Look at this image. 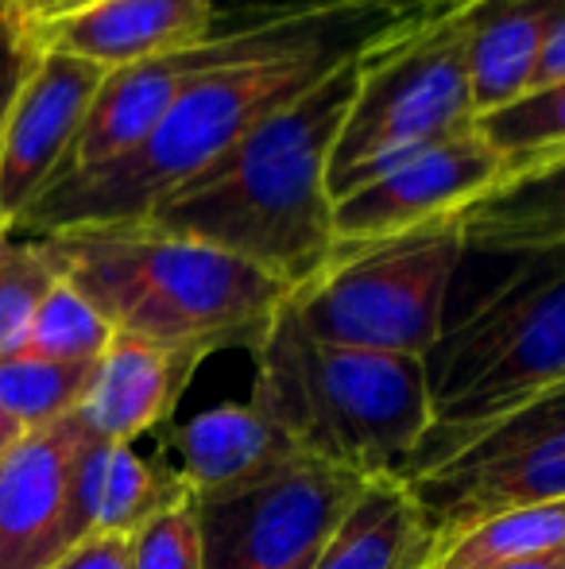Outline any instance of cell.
I'll return each instance as SVG.
<instances>
[{"mask_svg":"<svg viewBox=\"0 0 565 569\" xmlns=\"http://www.w3.org/2000/svg\"><path fill=\"white\" fill-rule=\"evenodd\" d=\"M507 163L481 136V128L437 143L423 156L407 159L395 171L356 187L333 202V237L337 248L372 244L400 237L437 218L465 210L496 182H504Z\"/></svg>","mask_w":565,"mask_h":569,"instance_id":"obj_10","label":"cell"},{"mask_svg":"<svg viewBox=\"0 0 565 569\" xmlns=\"http://www.w3.org/2000/svg\"><path fill=\"white\" fill-rule=\"evenodd\" d=\"M129 569H202L194 496L159 511L129 535Z\"/></svg>","mask_w":565,"mask_h":569,"instance_id":"obj_27","label":"cell"},{"mask_svg":"<svg viewBox=\"0 0 565 569\" xmlns=\"http://www.w3.org/2000/svg\"><path fill=\"white\" fill-rule=\"evenodd\" d=\"M496 260L507 263L504 276L445 315L426 357L430 430L403 469V485L565 380V248Z\"/></svg>","mask_w":565,"mask_h":569,"instance_id":"obj_4","label":"cell"},{"mask_svg":"<svg viewBox=\"0 0 565 569\" xmlns=\"http://www.w3.org/2000/svg\"><path fill=\"white\" fill-rule=\"evenodd\" d=\"M0 4H4V0H0Z\"/></svg>","mask_w":565,"mask_h":569,"instance_id":"obj_34","label":"cell"},{"mask_svg":"<svg viewBox=\"0 0 565 569\" xmlns=\"http://www.w3.org/2000/svg\"><path fill=\"white\" fill-rule=\"evenodd\" d=\"M476 0L400 16L361 47V78L330 163L333 202L476 128L468 23Z\"/></svg>","mask_w":565,"mask_h":569,"instance_id":"obj_6","label":"cell"},{"mask_svg":"<svg viewBox=\"0 0 565 569\" xmlns=\"http://www.w3.org/2000/svg\"><path fill=\"white\" fill-rule=\"evenodd\" d=\"M54 279L59 271L51 268L36 237H23L16 229L0 232V357L20 349L31 315Z\"/></svg>","mask_w":565,"mask_h":569,"instance_id":"obj_25","label":"cell"},{"mask_svg":"<svg viewBox=\"0 0 565 569\" xmlns=\"http://www.w3.org/2000/svg\"><path fill=\"white\" fill-rule=\"evenodd\" d=\"M361 78V51L260 120L221 163L171 194L143 226L236 256L291 291L330 263V163Z\"/></svg>","mask_w":565,"mask_h":569,"instance_id":"obj_2","label":"cell"},{"mask_svg":"<svg viewBox=\"0 0 565 569\" xmlns=\"http://www.w3.org/2000/svg\"><path fill=\"white\" fill-rule=\"evenodd\" d=\"M411 12H333L268 28L260 47L202 74L148 140L90 171L54 179L16 218L23 237L143 226L159 206L229 156L260 120Z\"/></svg>","mask_w":565,"mask_h":569,"instance_id":"obj_1","label":"cell"},{"mask_svg":"<svg viewBox=\"0 0 565 569\" xmlns=\"http://www.w3.org/2000/svg\"><path fill=\"white\" fill-rule=\"evenodd\" d=\"M51 268L101 310L117 333L174 349H256L291 287L268 271L155 226L36 237Z\"/></svg>","mask_w":565,"mask_h":569,"instance_id":"obj_3","label":"cell"},{"mask_svg":"<svg viewBox=\"0 0 565 569\" xmlns=\"http://www.w3.org/2000/svg\"><path fill=\"white\" fill-rule=\"evenodd\" d=\"M105 74L74 54L31 51L0 124V218L8 229L59 174Z\"/></svg>","mask_w":565,"mask_h":569,"instance_id":"obj_11","label":"cell"},{"mask_svg":"<svg viewBox=\"0 0 565 569\" xmlns=\"http://www.w3.org/2000/svg\"><path fill=\"white\" fill-rule=\"evenodd\" d=\"M249 403L306 457L364 480L403 477L430 430L426 360L310 338L283 307L256 345Z\"/></svg>","mask_w":565,"mask_h":569,"instance_id":"obj_5","label":"cell"},{"mask_svg":"<svg viewBox=\"0 0 565 569\" xmlns=\"http://www.w3.org/2000/svg\"><path fill=\"white\" fill-rule=\"evenodd\" d=\"M85 438L70 415L28 430L0 457V569H54L78 547L70 492Z\"/></svg>","mask_w":565,"mask_h":569,"instance_id":"obj_12","label":"cell"},{"mask_svg":"<svg viewBox=\"0 0 565 569\" xmlns=\"http://www.w3.org/2000/svg\"><path fill=\"white\" fill-rule=\"evenodd\" d=\"M554 82H565V16L554 28L551 43L543 51V62H538V74H535V86H554ZM531 86V90H535Z\"/></svg>","mask_w":565,"mask_h":569,"instance_id":"obj_31","label":"cell"},{"mask_svg":"<svg viewBox=\"0 0 565 569\" xmlns=\"http://www.w3.org/2000/svg\"><path fill=\"white\" fill-rule=\"evenodd\" d=\"M93 0H4V12H8V23L16 31L23 28H36V23H47L54 16H67L74 8H85Z\"/></svg>","mask_w":565,"mask_h":569,"instance_id":"obj_30","label":"cell"},{"mask_svg":"<svg viewBox=\"0 0 565 569\" xmlns=\"http://www.w3.org/2000/svg\"><path fill=\"white\" fill-rule=\"evenodd\" d=\"M54 569H129V535H93L59 558Z\"/></svg>","mask_w":565,"mask_h":569,"instance_id":"obj_29","label":"cell"},{"mask_svg":"<svg viewBox=\"0 0 565 569\" xmlns=\"http://www.w3.org/2000/svg\"><path fill=\"white\" fill-rule=\"evenodd\" d=\"M565 550V500L523 503V508L488 516L465 535L442 547L426 569H488L535 562Z\"/></svg>","mask_w":565,"mask_h":569,"instance_id":"obj_21","label":"cell"},{"mask_svg":"<svg viewBox=\"0 0 565 569\" xmlns=\"http://www.w3.org/2000/svg\"><path fill=\"white\" fill-rule=\"evenodd\" d=\"M476 128L504 156L507 174L535 159L554 156V151H565V82L535 86L519 101L481 117Z\"/></svg>","mask_w":565,"mask_h":569,"instance_id":"obj_24","label":"cell"},{"mask_svg":"<svg viewBox=\"0 0 565 569\" xmlns=\"http://www.w3.org/2000/svg\"><path fill=\"white\" fill-rule=\"evenodd\" d=\"M434 555L468 527L523 503L565 500V380L484 430L437 469L407 480Z\"/></svg>","mask_w":565,"mask_h":569,"instance_id":"obj_8","label":"cell"},{"mask_svg":"<svg viewBox=\"0 0 565 569\" xmlns=\"http://www.w3.org/2000/svg\"><path fill=\"white\" fill-rule=\"evenodd\" d=\"M364 477L317 457L229 492L194 496L202 569H314Z\"/></svg>","mask_w":565,"mask_h":569,"instance_id":"obj_9","label":"cell"},{"mask_svg":"<svg viewBox=\"0 0 565 569\" xmlns=\"http://www.w3.org/2000/svg\"><path fill=\"white\" fill-rule=\"evenodd\" d=\"M468 256H515L565 248V151L512 171L457 210Z\"/></svg>","mask_w":565,"mask_h":569,"instance_id":"obj_19","label":"cell"},{"mask_svg":"<svg viewBox=\"0 0 565 569\" xmlns=\"http://www.w3.org/2000/svg\"><path fill=\"white\" fill-rule=\"evenodd\" d=\"M260 39H264V31L210 36L205 43L186 47V51L159 54V59H143V62H132V67L109 70L54 179L74 174V171H90V167H101V163H109V159L132 151L140 140H148L151 128L167 117V109H171L198 78L225 67V62L241 59V54H249L252 47H260Z\"/></svg>","mask_w":565,"mask_h":569,"instance_id":"obj_13","label":"cell"},{"mask_svg":"<svg viewBox=\"0 0 565 569\" xmlns=\"http://www.w3.org/2000/svg\"><path fill=\"white\" fill-rule=\"evenodd\" d=\"M205 357L210 352L202 349H174V345H155L132 333H113L109 349L93 365L90 388L74 419L90 438L132 446L171 419Z\"/></svg>","mask_w":565,"mask_h":569,"instance_id":"obj_15","label":"cell"},{"mask_svg":"<svg viewBox=\"0 0 565 569\" xmlns=\"http://www.w3.org/2000/svg\"><path fill=\"white\" fill-rule=\"evenodd\" d=\"M488 569H565V550L558 555L535 558V562H515V566H488Z\"/></svg>","mask_w":565,"mask_h":569,"instance_id":"obj_33","label":"cell"},{"mask_svg":"<svg viewBox=\"0 0 565 569\" xmlns=\"http://www.w3.org/2000/svg\"><path fill=\"white\" fill-rule=\"evenodd\" d=\"M445 0H213V36L283 28L333 12H423Z\"/></svg>","mask_w":565,"mask_h":569,"instance_id":"obj_26","label":"cell"},{"mask_svg":"<svg viewBox=\"0 0 565 569\" xmlns=\"http://www.w3.org/2000/svg\"><path fill=\"white\" fill-rule=\"evenodd\" d=\"M93 365H67V360H43L28 357V352H4L0 357V407L23 430L70 419L82 403L85 388H90Z\"/></svg>","mask_w":565,"mask_h":569,"instance_id":"obj_22","label":"cell"},{"mask_svg":"<svg viewBox=\"0 0 565 569\" xmlns=\"http://www.w3.org/2000/svg\"><path fill=\"white\" fill-rule=\"evenodd\" d=\"M210 36L213 0H93L67 16L16 31L28 51L74 54L101 70L186 51Z\"/></svg>","mask_w":565,"mask_h":569,"instance_id":"obj_14","label":"cell"},{"mask_svg":"<svg viewBox=\"0 0 565 569\" xmlns=\"http://www.w3.org/2000/svg\"><path fill=\"white\" fill-rule=\"evenodd\" d=\"M465 256L457 213H450L400 237L333 248L330 263L286 307L317 341L426 360Z\"/></svg>","mask_w":565,"mask_h":569,"instance_id":"obj_7","label":"cell"},{"mask_svg":"<svg viewBox=\"0 0 565 569\" xmlns=\"http://www.w3.org/2000/svg\"><path fill=\"white\" fill-rule=\"evenodd\" d=\"M23 435H28V430H23L20 422H16L12 415L4 411V407H0V457H4L8 450H12V446L20 442Z\"/></svg>","mask_w":565,"mask_h":569,"instance_id":"obj_32","label":"cell"},{"mask_svg":"<svg viewBox=\"0 0 565 569\" xmlns=\"http://www.w3.org/2000/svg\"><path fill=\"white\" fill-rule=\"evenodd\" d=\"M171 450L190 496L244 488L306 457L252 403H221L194 415L171 435Z\"/></svg>","mask_w":565,"mask_h":569,"instance_id":"obj_16","label":"cell"},{"mask_svg":"<svg viewBox=\"0 0 565 569\" xmlns=\"http://www.w3.org/2000/svg\"><path fill=\"white\" fill-rule=\"evenodd\" d=\"M434 539L400 477L364 480L314 569H426Z\"/></svg>","mask_w":565,"mask_h":569,"instance_id":"obj_20","label":"cell"},{"mask_svg":"<svg viewBox=\"0 0 565 569\" xmlns=\"http://www.w3.org/2000/svg\"><path fill=\"white\" fill-rule=\"evenodd\" d=\"M190 496L179 469L148 461L137 446L85 438L74 465V535L78 542L93 535H132L159 511Z\"/></svg>","mask_w":565,"mask_h":569,"instance_id":"obj_17","label":"cell"},{"mask_svg":"<svg viewBox=\"0 0 565 569\" xmlns=\"http://www.w3.org/2000/svg\"><path fill=\"white\" fill-rule=\"evenodd\" d=\"M113 333L117 330L101 318V310L82 291H74L67 279H54V287L43 295V302L31 315V326L16 352L43 360H67V365H93L109 349Z\"/></svg>","mask_w":565,"mask_h":569,"instance_id":"obj_23","label":"cell"},{"mask_svg":"<svg viewBox=\"0 0 565 569\" xmlns=\"http://www.w3.org/2000/svg\"><path fill=\"white\" fill-rule=\"evenodd\" d=\"M31 62V51L16 39L12 23H8V12L0 4V124L8 117V106H12L16 90H20V78ZM0 232H8V221L0 218Z\"/></svg>","mask_w":565,"mask_h":569,"instance_id":"obj_28","label":"cell"},{"mask_svg":"<svg viewBox=\"0 0 565 569\" xmlns=\"http://www.w3.org/2000/svg\"><path fill=\"white\" fill-rule=\"evenodd\" d=\"M565 0H476L468 23V86L476 120L531 93Z\"/></svg>","mask_w":565,"mask_h":569,"instance_id":"obj_18","label":"cell"}]
</instances>
